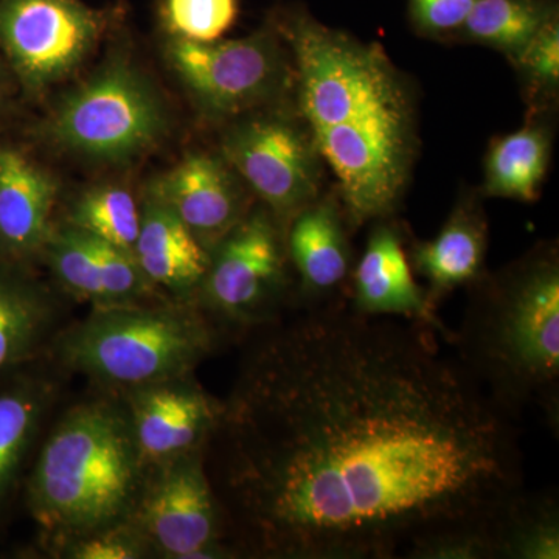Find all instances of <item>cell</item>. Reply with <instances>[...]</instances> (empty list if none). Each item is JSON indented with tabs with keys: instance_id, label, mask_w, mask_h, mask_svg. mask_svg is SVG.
I'll return each mask as SVG.
<instances>
[{
	"instance_id": "6da1fadb",
	"label": "cell",
	"mask_w": 559,
	"mask_h": 559,
	"mask_svg": "<svg viewBox=\"0 0 559 559\" xmlns=\"http://www.w3.org/2000/svg\"><path fill=\"white\" fill-rule=\"evenodd\" d=\"M259 331L205 448L237 557L406 558L524 491L514 419L433 331L347 301Z\"/></svg>"
},
{
	"instance_id": "7a4b0ae2",
	"label": "cell",
	"mask_w": 559,
	"mask_h": 559,
	"mask_svg": "<svg viewBox=\"0 0 559 559\" xmlns=\"http://www.w3.org/2000/svg\"><path fill=\"white\" fill-rule=\"evenodd\" d=\"M274 28L290 51L300 121L336 179L349 229L392 218L417 156L409 83L381 46L308 11H283Z\"/></svg>"
},
{
	"instance_id": "3957f363",
	"label": "cell",
	"mask_w": 559,
	"mask_h": 559,
	"mask_svg": "<svg viewBox=\"0 0 559 559\" xmlns=\"http://www.w3.org/2000/svg\"><path fill=\"white\" fill-rule=\"evenodd\" d=\"M450 345L462 369L503 414L543 412L559 429V257L543 242L468 288Z\"/></svg>"
},
{
	"instance_id": "277c9868",
	"label": "cell",
	"mask_w": 559,
	"mask_h": 559,
	"mask_svg": "<svg viewBox=\"0 0 559 559\" xmlns=\"http://www.w3.org/2000/svg\"><path fill=\"white\" fill-rule=\"evenodd\" d=\"M146 468L121 401L73 407L55 426L27 481V507L47 547L128 521Z\"/></svg>"
},
{
	"instance_id": "5b68a950",
	"label": "cell",
	"mask_w": 559,
	"mask_h": 559,
	"mask_svg": "<svg viewBox=\"0 0 559 559\" xmlns=\"http://www.w3.org/2000/svg\"><path fill=\"white\" fill-rule=\"evenodd\" d=\"M221 334L198 305L160 300L94 308L53 345L62 366L121 392L193 374Z\"/></svg>"
},
{
	"instance_id": "8992f818",
	"label": "cell",
	"mask_w": 559,
	"mask_h": 559,
	"mask_svg": "<svg viewBox=\"0 0 559 559\" xmlns=\"http://www.w3.org/2000/svg\"><path fill=\"white\" fill-rule=\"evenodd\" d=\"M290 271L285 229L266 207L250 210L210 250L194 305L221 331L264 329L294 311Z\"/></svg>"
},
{
	"instance_id": "52a82bcc",
	"label": "cell",
	"mask_w": 559,
	"mask_h": 559,
	"mask_svg": "<svg viewBox=\"0 0 559 559\" xmlns=\"http://www.w3.org/2000/svg\"><path fill=\"white\" fill-rule=\"evenodd\" d=\"M165 131L164 106L145 76L114 60L62 98L47 138L86 159L127 162L153 148Z\"/></svg>"
},
{
	"instance_id": "ba28073f",
	"label": "cell",
	"mask_w": 559,
	"mask_h": 559,
	"mask_svg": "<svg viewBox=\"0 0 559 559\" xmlns=\"http://www.w3.org/2000/svg\"><path fill=\"white\" fill-rule=\"evenodd\" d=\"M130 520L153 555L173 559L237 557L226 514L210 480L205 450L146 471Z\"/></svg>"
},
{
	"instance_id": "9c48e42d",
	"label": "cell",
	"mask_w": 559,
	"mask_h": 559,
	"mask_svg": "<svg viewBox=\"0 0 559 559\" xmlns=\"http://www.w3.org/2000/svg\"><path fill=\"white\" fill-rule=\"evenodd\" d=\"M167 58L191 98L215 119L252 112L293 84V62L272 32L213 43L171 38Z\"/></svg>"
},
{
	"instance_id": "30bf717a",
	"label": "cell",
	"mask_w": 559,
	"mask_h": 559,
	"mask_svg": "<svg viewBox=\"0 0 559 559\" xmlns=\"http://www.w3.org/2000/svg\"><path fill=\"white\" fill-rule=\"evenodd\" d=\"M221 156L280 226L322 194V159L301 121L280 114L242 117L224 134Z\"/></svg>"
},
{
	"instance_id": "8fae6325",
	"label": "cell",
	"mask_w": 559,
	"mask_h": 559,
	"mask_svg": "<svg viewBox=\"0 0 559 559\" xmlns=\"http://www.w3.org/2000/svg\"><path fill=\"white\" fill-rule=\"evenodd\" d=\"M102 16L80 0H0V47L28 91H44L97 46Z\"/></svg>"
},
{
	"instance_id": "7c38bea8",
	"label": "cell",
	"mask_w": 559,
	"mask_h": 559,
	"mask_svg": "<svg viewBox=\"0 0 559 559\" xmlns=\"http://www.w3.org/2000/svg\"><path fill=\"white\" fill-rule=\"evenodd\" d=\"M120 396L146 471L205 450L223 412V401L205 392L193 374L121 390Z\"/></svg>"
},
{
	"instance_id": "4fadbf2b",
	"label": "cell",
	"mask_w": 559,
	"mask_h": 559,
	"mask_svg": "<svg viewBox=\"0 0 559 559\" xmlns=\"http://www.w3.org/2000/svg\"><path fill=\"white\" fill-rule=\"evenodd\" d=\"M406 234L392 218L374 221L366 250L349 275L347 305L366 318H400L417 323L447 344L452 330L430 304L425 286L419 285L406 250Z\"/></svg>"
},
{
	"instance_id": "5bb4252c",
	"label": "cell",
	"mask_w": 559,
	"mask_h": 559,
	"mask_svg": "<svg viewBox=\"0 0 559 559\" xmlns=\"http://www.w3.org/2000/svg\"><path fill=\"white\" fill-rule=\"evenodd\" d=\"M349 234L337 194L320 197L290 221L285 242L296 282L294 311L347 301L355 266Z\"/></svg>"
},
{
	"instance_id": "9a60e30c",
	"label": "cell",
	"mask_w": 559,
	"mask_h": 559,
	"mask_svg": "<svg viewBox=\"0 0 559 559\" xmlns=\"http://www.w3.org/2000/svg\"><path fill=\"white\" fill-rule=\"evenodd\" d=\"M40 255L66 293L94 308L164 300L131 252L68 224L55 227Z\"/></svg>"
},
{
	"instance_id": "2e32d148",
	"label": "cell",
	"mask_w": 559,
	"mask_h": 559,
	"mask_svg": "<svg viewBox=\"0 0 559 559\" xmlns=\"http://www.w3.org/2000/svg\"><path fill=\"white\" fill-rule=\"evenodd\" d=\"M245 189L223 156L194 153L153 180L146 193L167 205L210 252L250 212Z\"/></svg>"
},
{
	"instance_id": "e0dca14e",
	"label": "cell",
	"mask_w": 559,
	"mask_h": 559,
	"mask_svg": "<svg viewBox=\"0 0 559 559\" xmlns=\"http://www.w3.org/2000/svg\"><path fill=\"white\" fill-rule=\"evenodd\" d=\"M57 180L27 154L0 145V263L24 267L53 234Z\"/></svg>"
},
{
	"instance_id": "ac0fdd59",
	"label": "cell",
	"mask_w": 559,
	"mask_h": 559,
	"mask_svg": "<svg viewBox=\"0 0 559 559\" xmlns=\"http://www.w3.org/2000/svg\"><path fill=\"white\" fill-rule=\"evenodd\" d=\"M489 230L480 201L463 194L432 240H412L407 250L415 275L426 282L433 308L454 290L468 289L487 274Z\"/></svg>"
},
{
	"instance_id": "d6986e66",
	"label": "cell",
	"mask_w": 559,
	"mask_h": 559,
	"mask_svg": "<svg viewBox=\"0 0 559 559\" xmlns=\"http://www.w3.org/2000/svg\"><path fill=\"white\" fill-rule=\"evenodd\" d=\"M143 275L176 301L194 304L207 274L210 252L167 205L148 193L142 201V221L134 250Z\"/></svg>"
},
{
	"instance_id": "ffe728a7",
	"label": "cell",
	"mask_w": 559,
	"mask_h": 559,
	"mask_svg": "<svg viewBox=\"0 0 559 559\" xmlns=\"http://www.w3.org/2000/svg\"><path fill=\"white\" fill-rule=\"evenodd\" d=\"M21 270L0 263V377L38 358L57 320L46 290Z\"/></svg>"
},
{
	"instance_id": "44dd1931",
	"label": "cell",
	"mask_w": 559,
	"mask_h": 559,
	"mask_svg": "<svg viewBox=\"0 0 559 559\" xmlns=\"http://www.w3.org/2000/svg\"><path fill=\"white\" fill-rule=\"evenodd\" d=\"M53 393L49 381L21 370L0 385V518L16 491Z\"/></svg>"
},
{
	"instance_id": "7402d4cb",
	"label": "cell",
	"mask_w": 559,
	"mask_h": 559,
	"mask_svg": "<svg viewBox=\"0 0 559 559\" xmlns=\"http://www.w3.org/2000/svg\"><path fill=\"white\" fill-rule=\"evenodd\" d=\"M551 131L543 120L530 119L520 131L489 146L485 160V197L521 202L539 200L551 157Z\"/></svg>"
},
{
	"instance_id": "603a6c76",
	"label": "cell",
	"mask_w": 559,
	"mask_h": 559,
	"mask_svg": "<svg viewBox=\"0 0 559 559\" xmlns=\"http://www.w3.org/2000/svg\"><path fill=\"white\" fill-rule=\"evenodd\" d=\"M558 20V0H476L454 38L506 55L511 62Z\"/></svg>"
},
{
	"instance_id": "cb8c5ba5",
	"label": "cell",
	"mask_w": 559,
	"mask_h": 559,
	"mask_svg": "<svg viewBox=\"0 0 559 559\" xmlns=\"http://www.w3.org/2000/svg\"><path fill=\"white\" fill-rule=\"evenodd\" d=\"M559 500L555 491L527 488L499 522V559H558Z\"/></svg>"
},
{
	"instance_id": "d4e9b609",
	"label": "cell",
	"mask_w": 559,
	"mask_h": 559,
	"mask_svg": "<svg viewBox=\"0 0 559 559\" xmlns=\"http://www.w3.org/2000/svg\"><path fill=\"white\" fill-rule=\"evenodd\" d=\"M142 202L120 186H97L83 191L70 205L66 224L131 252L138 241Z\"/></svg>"
},
{
	"instance_id": "484cf974",
	"label": "cell",
	"mask_w": 559,
	"mask_h": 559,
	"mask_svg": "<svg viewBox=\"0 0 559 559\" xmlns=\"http://www.w3.org/2000/svg\"><path fill=\"white\" fill-rule=\"evenodd\" d=\"M240 0H162L160 20L171 38L213 43L234 27Z\"/></svg>"
},
{
	"instance_id": "4316f807",
	"label": "cell",
	"mask_w": 559,
	"mask_h": 559,
	"mask_svg": "<svg viewBox=\"0 0 559 559\" xmlns=\"http://www.w3.org/2000/svg\"><path fill=\"white\" fill-rule=\"evenodd\" d=\"M530 97H551L559 83V21H551L513 61Z\"/></svg>"
},
{
	"instance_id": "83f0119b",
	"label": "cell",
	"mask_w": 559,
	"mask_h": 559,
	"mask_svg": "<svg viewBox=\"0 0 559 559\" xmlns=\"http://www.w3.org/2000/svg\"><path fill=\"white\" fill-rule=\"evenodd\" d=\"M57 554L69 559H139L150 557L153 551L139 528L128 520L73 540Z\"/></svg>"
},
{
	"instance_id": "f1b7e54d",
	"label": "cell",
	"mask_w": 559,
	"mask_h": 559,
	"mask_svg": "<svg viewBox=\"0 0 559 559\" xmlns=\"http://www.w3.org/2000/svg\"><path fill=\"white\" fill-rule=\"evenodd\" d=\"M474 2L476 0H409L412 25L426 38H454Z\"/></svg>"
},
{
	"instance_id": "f546056e",
	"label": "cell",
	"mask_w": 559,
	"mask_h": 559,
	"mask_svg": "<svg viewBox=\"0 0 559 559\" xmlns=\"http://www.w3.org/2000/svg\"><path fill=\"white\" fill-rule=\"evenodd\" d=\"M3 98V80H2V73H0V103H2Z\"/></svg>"
}]
</instances>
